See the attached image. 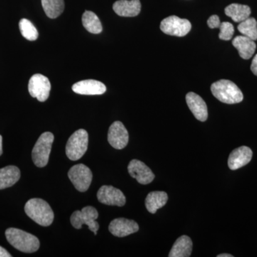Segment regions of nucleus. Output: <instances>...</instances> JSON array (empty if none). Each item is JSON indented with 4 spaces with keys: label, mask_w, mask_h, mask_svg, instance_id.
<instances>
[{
    "label": "nucleus",
    "mask_w": 257,
    "mask_h": 257,
    "mask_svg": "<svg viewBox=\"0 0 257 257\" xmlns=\"http://www.w3.org/2000/svg\"><path fill=\"white\" fill-rule=\"evenodd\" d=\"M25 211L30 219L42 226H50L55 218L50 204L39 198L30 199L25 204Z\"/></svg>",
    "instance_id": "nucleus-1"
},
{
    "label": "nucleus",
    "mask_w": 257,
    "mask_h": 257,
    "mask_svg": "<svg viewBox=\"0 0 257 257\" xmlns=\"http://www.w3.org/2000/svg\"><path fill=\"white\" fill-rule=\"evenodd\" d=\"M5 236L13 247L23 252H35L40 248L38 238L23 230L9 228L5 231Z\"/></svg>",
    "instance_id": "nucleus-2"
},
{
    "label": "nucleus",
    "mask_w": 257,
    "mask_h": 257,
    "mask_svg": "<svg viewBox=\"0 0 257 257\" xmlns=\"http://www.w3.org/2000/svg\"><path fill=\"white\" fill-rule=\"evenodd\" d=\"M211 91L218 100L225 104H237L242 101L243 99L242 92L239 88L234 82L226 79H221L213 83Z\"/></svg>",
    "instance_id": "nucleus-3"
},
{
    "label": "nucleus",
    "mask_w": 257,
    "mask_h": 257,
    "mask_svg": "<svg viewBox=\"0 0 257 257\" xmlns=\"http://www.w3.org/2000/svg\"><path fill=\"white\" fill-rule=\"evenodd\" d=\"M89 136L86 130L80 128L72 134L66 146V155L69 160L77 161L84 156L88 148Z\"/></svg>",
    "instance_id": "nucleus-4"
},
{
    "label": "nucleus",
    "mask_w": 257,
    "mask_h": 257,
    "mask_svg": "<svg viewBox=\"0 0 257 257\" xmlns=\"http://www.w3.org/2000/svg\"><path fill=\"white\" fill-rule=\"evenodd\" d=\"M54 139L53 134L49 132L42 134L39 138L32 154V160L37 167L42 168L48 164Z\"/></svg>",
    "instance_id": "nucleus-5"
},
{
    "label": "nucleus",
    "mask_w": 257,
    "mask_h": 257,
    "mask_svg": "<svg viewBox=\"0 0 257 257\" xmlns=\"http://www.w3.org/2000/svg\"><path fill=\"white\" fill-rule=\"evenodd\" d=\"M99 214L95 208L88 206L81 211H75L70 217L71 224L75 229H81L83 224L87 225L89 229L96 235L99 226L96 221Z\"/></svg>",
    "instance_id": "nucleus-6"
},
{
    "label": "nucleus",
    "mask_w": 257,
    "mask_h": 257,
    "mask_svg": "<svg viewBox=\"0 0 257 257\" xmlns=\"http://www.w3.org/2000/svg\"><path fill=\"white\" fill-rule=\"evenodd\" d=\"M160 29L167 35L184 37L190 32L192 25L188 20L179 18L173 15L162 20L160 24Z\"/></svg>",
    "instance_id": "nucleus-7"
},
{
    "label": "nucleus",
    "mask_w": 257,
    "mask_h": 257,
    "mask_svg": "<svg viewBox=\"0 0 257 257\" xmlns=\"http://www.w3.org/2000/svg\"><path fill=\"white\" fill-rule=\"evenodd\" d=\"M68 177L74 187L81 192L87 191L92 183V172L83 164L73 166L68 172Z\"/></svg>",
    "instance_id": "nucleus-8"
},
{
    "label": "nucleus",
    "mask_w": 257,
    "mask_h": 257,
    "mask_svg": "<svg viewBox=\"0 0 257 257\" xmlns=\"http://www.w3.org/2000/svg\"><path fill=\"white\" fill-rule=\"evenodd\" d=\"M28 89L32 97L37 98L38 101L43 102L46 101L50 96V80L42 74H34L29 82Z\"/></svg>",
    "instance_id": "nucleus-9"
},
{
    "label": "nucleus",
    "mask_w": 257,
    "mask_h": 257,
    "mask_svg": "<svg viewBox=\"0 0 257 257\" xmlns=\"http://www.w3.org/2000/svg\"><path fill=\"white\" fill-rule=\"evenodd\" d=\"M96 195L99 202L106 205L123 207L126 204L124 194L119 189L112 186H102Z\"/></svg>",
    "instance_id": "nucleus-10"
},
{
    "label": "nucleus",
    "mask_w": 257,
    "mask_h": 257,
    "mask_svg": "<svg viewBox=\"0 0 257 257\" xmlns=\"http://www.w3.org/2000/svg\"><path fill=\"white\" fill-rule=\"evenodd\" d=\"M108 142L116 150H122L128 143V133L121 121H114L108 131Z\"/></svg>",
    "instance_id": "nucleus-11"
},
{
    "label": "nucleus",
    "mask_w": 257,
    "mask_h": 257,
    "mask_svg": "<svg viewBox=\"0 0 257 257\" xmlns=\"http://www.w3.org/2000/svg\"><path fill=\"white\" fill-rule=\"evenodd\" d=\"M128 172L132 177L136 179L139 183L144 185L151 183L155 177L150 167L138 160H133L130 162Z\"/></svg>",
    "instance_id": "nucleus-12"
},
{
    "label": "nucleus",
    "mask_w": 257,
    "mask_h": 257,
    "mask_svg": "<svg viewBox=\"0 0 257 257\" xmlns=\"http://www.w3.org/2000/svg\"><path fill=\"white\" fill-rule=\"evenodd\" d=\"M109 230L115 236L124 237L134 233L138 232L139 225L134 220H130L125 218H117L111 221Z\"/></svg>",
    "instance_id": "nucleus-13"
},
{
    "label": "nucleus",
    "mask_w": 257,
    "mask_h": 257,
    "mask_svg": "<svg viewBox=\"0 0 257 257\" xmlns=\"http://www.w3.org/2000/svg\"><path fill=\"white\" fill-rule=\"evenodd\" d=\"M72 90L82 95H100L106 92V86L99 81L86 79L75 83L72 86Z\"/></svg>",
    "instance_id": "nucleus-14"
},
{
    "label": "nucleus",
    "mask_w": 257,
    "mask_h": 257,
    "mask_svg": "<svg viewBox=\"0 0 257 257\" xmlns=\"http://www.w3.org/2000/svg\"><path fill=\"white\" fill-rule=\"evenodd\" d=\"M252 151L249 147L241 146L233 150L228 159V166L231 170H236L249 163L252 158Z\"/></svg>",
    "instance_id": "nucleus-15"
},
{
    "label": "nucleus",
    "mask_w": 257,
    "mask_h": 257,
    "mask_svg": "<svg viewBox=\"0 0 257 257\" xmlns=\"http://www.w3.org/2000/svg\"><path fill=\"white\" fill-rule=\"evenodd\" d=\"M186 101L196 119L201 121H205L207 119V106L200 96L194 92H189L186 96Z\"/></svg>",
    "instance_id": "nucleus-16"
},
{
    "label": "nucleus",
    "mask_w": 257,
    "mask_h": 257,
    "mask_svg": "<svg viewBox=\"0 0 257 257\" xmlns=\"http://www.w3.org/2000/svg\"><path fill=\"white\" fill-rule=\"evenodd\" d=\"M140 0H118L113 5V10L116 15L121 17L138 16L141 11Z\"/></svg>",
    "instance_id": "nucleus-17"
},
{
    "label": "nucleus",
    "mask_w": 257,
    "mask_h": 257,
    "mask_svg": "<svg viewBox=\"0 0 257 257\" xmlns=\"http://www.w3.org/2000/svg\"><path fill=\"white\" fill-rule=\"evenodd\" d=\"M232 45L238 50L240 57L243 60L251 58L256 50V45L254 41L243 35L235 37Z\"/></svg>",
    "instance_id": "nucleus-18"
},
{
    "label": "nucleus",
    "mask_w": 257,
    "mask_h": 257,
    "mask_svg": "<svg viewBox=\"0 0 257 257\" xmlns=\"http://www.w3.org/2000/svg\"><path fill=\"white\" fill-rule=\"evenodd\" d=\"M193 243L188 236L183 235L178 238L171 249L170 257H189L192 254Z\"/></svg>",
    "instance_id": "nucleus-19"
},
{
    "label": "nucleus",
    "mask_w": 257,
    "mask_h": 257,
    "mask_svg": "<svg viewBox=\"0 0 257 257\" xmlns=\"http://www.w3.org/2000/svg\"><path fill=\"white\" fill-rule=\"evenodd\" d=\"M20 170L15 166H8L0 169V189L12 187L20 179Z\"/></svg>",
    "instance_id": "nucleus-20"
},
{
    "label": "nucleus",
    "mask_w": 257,
    "mask_h": 257,
    "mask_svg": "<svg viewBox=\"0 0 257 257\" xmlns=\"http://www.w3.org/2000/svg\"><path fill=\"white\" fill-rule=\"evenodd\" d=\"M168 200L167 193L162 191L150 192L145 199V206L147 211L151 214H155L159 209L163 207Z\"/></svg>",
    "instance_id": "nucleus-21"
},
{
    "label": "nucleus",
    "mask_w": 257,
    "mask_h": 257,
    "mask_svg": "<svg viewBox=\"0 0 257 257\" xmlns=\"http://www.w3.org/2000/svg\"><path fill=\"white\" fill-rule=\"evenodd\" d=\"M225 14L236 23H241L249 18L251 9L247 5L231 4L225 8Z\"/></svg>",
    "instance_id": "nucleus-22"
},
{
    "label": "nucleus",
    "mask_w": 257,
    "mask_h": 257,
    "mask_svg": "<svg viewBox=\"0 0 257 257\" xmlns=\"http://www.w3.org/2000/svg\"><path fill=\"white\" fill-rule=\"evenodd\" d=\"M82 24L84 28L90 33L99 34L102 32L100 20L93 12H84L82 15Z\"/></svg>",
    "instance_id": "nucleus-23"
},
{
    "label": "nucleus",
    "mask_w": 257,
    "mask_h": 257,
    "mask_svg": "<svg viewBox=\"0 0 257 257\" xmlns=\"http://www.w3.org/2000/svg\"><path fill=\"white\" fill-rule=\"evenodd\" d=\"M42 8L51 19L58 18L64 9V0H42Z\"/></svg>",
    "instance_id": "nucleus-24"
},
{
    "label": "nucleus",
    "mask_w": 257,
    "mask_h": 257,
    "mask_svg": "<svg viewBox=\"0 0 257 257\" xmlns=\"http://www.w3.org/2000/svg\"><path fill=\"white\" fill-rule=\"evenodd\" d=\"M238 30L243 36L255 41L257 40V22L254 18H248L238 25Z\"/></svg>",
    "instance_id": "nucleus-25"
},
{
    "label": "nucleus",
    "mask_w": 257,
    "mask_h": 257,
    "mask_svg": "<svg viewBox=\"0 0 257 257\" xmlns=\"http://www.w3.org/2000/svg\"><path fill=\"white\" fill-rule=\"evenodd\" d=\"M19 26H20L22 35L27 40H30V41H35L38 38V31L30 20H27V19H22L19 24Z\"/></svg>",
    "instance_id": "nucleus-26"
},
{
    "label": "nucleus",
    "mask_w": 257,
    "mask_h": 257,
    "mask_svg": "<svg viewBox=\"0 0 257 257\" xmlns=\"http://www.w3.org/2000/svg\"><path fill=\"white\" fill-rule=\"evenodd\" d=\"M219 30H220V32L219 34V37L220 40L228 41L232 38L234 33V28L232 24L224 22V23H221Z\"/></svg>",
    "instance_id": "nucleus-27"
},
{
    "label": "nucleus",
    "mask_w": 257,
    "mask_h": 257,
    "mask_svg": "<svg viewBox=\"0 0 257 257\" xmlns=\"http://www.w3.org/2000/svg\"><path fill=\"white\" fill-rule=\"evenodd\" d=\"M207 24L209 28H219L221 25L220 20H219V18L217 15H212V16H211L210 18H209V20H208Z\"/></svg>",
    "instance_id": "nucleus-28"
},
{
    "label": "nucleus",
    "mask_w": 257,
    "mask_h": 257,
    "mask_svg": "<svg viewBox=\"0 0 257 257\" xmlns=\"http://www.w3.org/2000/svg\"><path fill=\"white\" fill-rule=\"evenodd\" d=\"M251 70L255 75L257 76V55L253 57L252 62H251Z\"/></svg>",
    "instance_id": "nucleus-29"
},
{
    "label": "nucleus",
    "mask_w": 257,
    "mask_h": 257,
    "mask_svg": "<svg viewBox=\"0 0 257 257\" xmlns=\"http://www.w3.org/2000/svg\"><path fill=\"white\" fill-rule=\"evenodd\" d=\"M0 257H12V255L5 248L0 246Z\"/></svg>",
    "instance_id": "nucleus-30"
},
{
    "label": "nucleus",
    "mask_w": 257,
    "mask_h": 257,
    "mask_svg": "<svg viewBox=\"0 0 257 257\" xmlns=\"http://www.w3.org/2000/svg\"><path fill=\"white\" fill-rule=\"evenodd\" d=\"M3 152V137L0 135V156H1Z\"/></svg>",
    "instance_id": "nucleus-31"
},
{
    "label": "nucleus",
    "mask_w": 257,
    "mask_h": 257,
    "mask_svg": "<svg viewBox=\"0 0 257 257\" xmlns=\"http://www.w3.org/2000/svg\"><path fill=\"white\" fill-rule=\"evenodd\" d=\"M217 257H233V256L229 253H221V254L218 255Z\"/></svg>",
    "instance_id": "nucleus-32"
}]
</instances>
